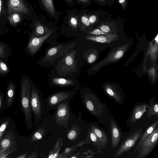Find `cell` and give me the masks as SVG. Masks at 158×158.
I'll return each mask as SVG.
<instances>
[{"label":"cell","instance_id":"6da1fadb","mask_svg":"<svg viewBox=\"0 0 158 158\" xmlns=\"http://www.w3.org/2000/svg\"><path fill=\"white\" fill-rule=\"evenodd\" d=\"M32 83L31 80L25 75L21 79L20 108L24 114L27 128L31 130L33 127L32 112L31 103V91Z\"/></svg>","mask_w":158,"mask_h":158},{"label":"cell","instance_id":"7a4b0ae2","mask_svg":"<svg viewBox=\"0 0 158 158\" xmlns=\"http://www.w3.org/2000/svg\"><path fill=\"white\" fill-rule=\"evenodd\" d=\"M31 103L34 123L35 126H36L42 120L46 108L45 99L32 84L31 91Z\"/></svg>","mask_w":158,"mask_h":158},{"label":"cell","instance_id":"3957f363","mask_svg":"<svg viewBox=\"0 0 158 158\" xmlns=\"http://www.w3.org/2000/svg\"><path fill=\"white\" fill-rule=\"evenodd\" d=\"M80 97L82 104L90 113L97 118L101 116L104 104L94 95L81 92Z\"/></svg>","mask_w":158,"mask_h":158},{"label":"cell","instance_id":"277c9868","mask_svg":"<svg viewBox=\"0 0 158 158\" xmlns=\"http://www.w3.org/2000/svg\"><path fill=\"white\" fill-rule=\"evenodd\" d=\"M158 141V127L140 144L137 150L136 158H145L156 146Z\"/></svg>","mask_w":158,"mask_h":158},{"label":"cell","instance_id":"5b68a950","mask_svg":"<svg viewBox=\"0 0 158 158\" xmlns=\"http://www.w3.org/2000/svg\"><path fill=\"white\" fill-rule=\"evenodd\" d=\"M76 93L73 91L59 92L50 94L45 99L46 110L56 108L57 106L61 102L71 101Z\"/></svg>","mask_w":158,"mask_h":158},{"label":"cell","instance_id":"8992f818","mask_svg":"<svg viewBox=\"0 0 158 158\" xmlns=\"http://www.w3.org/2000/svg\"><path fill=\"white\" fill-rule=\"evenodd\" d=\"M71 101H65L59 104L56 107L55 121L58 125L69 131L68 124L70 117V103Z\"/></svg>","mask_w":158,"mask_h":158},{"label":"cell","instance_id":"52a82bcc","mask_svg":"<svg viewBox=\"0 0 158 158\" xmlns=\"http://www.w3.org/2000/svg\"><path fill=\"white\" fill-rule=\"evenodd\" d=\"M142 130V128L137 129L123 140L116 152L114 157L118 158L124 153L130 150L140 139Z\"/></svg>","mask_w":158,"mask_h":158},{"label":"cell","instance_id":"ba28073f","mask_svg":"<svg viewBox=\"0 0 158 158\" xmlns=\"http://www.w3.org/2000/svg\"><path fill=\"white\" fill-rule=\"evenodd\" d=\"M128 46V44H127L116 48L94 68L98 69L103 65L118 60L123 56Z\"/></svg>","mask_w":158,"mask_h":158},{"label":"cell","instance_id":"9c48e42d","mask_svg":"<svg viewBox=\"0 0 158 158\" xmlns=\"http://www.w3.org/2000/svg\"><path fill=\"white\" fill-rule=\"evenodd\" d=\"M7 12L9 15L15 12L26 14L29 11L22 0H8Z\"/></svg>","mask_w":158,"mask_h":158},{"label":"cell","instance_id":"30bf717a","mask_svg":"<svg viewBox=\"0 0 158 158\" xmlns=\"http://www.w3.org/2000/svg\"><path fill=\"white\" fill-rule=\"evenodd\" d=\"M51 34V33H49L40 37L31 38L25 48L26 50L30 55H33L36 53L43 42Z\"/></svg>","mask_w":158,"mask_h":158},{"label":"cell","instance_id":"8fae6325","mask_svg":"<svg viewBox=\"0 0 158 158\" xmlns=\"http://www.w3.org/2000/svg\"><path fill=\"white\" fill-rule=\"evenodd\" d=\"M148 104L145 102H137L134 106L131 116L129 119L131 123H134L139 120L146 112Z\"/></svg>","mask_w":158,"mask_h":158},{"label":"cell","instance_id":"7c38bea8","mask_svg":"<svg viewBox=\"0 0 158 158\" xmlns=\"http://www.w3.org/2000/svg\"><path fill=\"white\" fill-rule=\"evenodd\" d=\"M15 84L11 80L8 83L6 89L4 103L5 109H8L13 104L15 100Z\"/></svg>","mask_w":158,"mask_h":158},{"label":"cell","instance_id":"4fadbf2b","mask_svg":"<svg viewBox=\"0 0 158 158\" xmlns=\"http://www.w3.org/2000/svg\"><path fill=\"white\" fill-rule=\"evenodd\" d=\"M12 131H8L0 140V153L16 144Z\"/></svg>","mask_w":158,"mask_h":158},{"label":"cell","instance_id":"5bb4252c","mask_svg":"<svg viewBox=\"0 0 158 158\" xmlns=\"http://www.w3.org/2000/svg\"><path fill=\"white\" fill-rule=\"evenodd\" d=\"M110 129L112 146L114 148L119 143L121 133L119 128L113 119L111 120Z\"/></svg>","mask_w":158,"mask_h":158},{"label":"cell","instance_id":"9a60e30c","mask_svg":"<svg viewBox=\"0 0 158 158\" xmlns=\"http://www.w3.org/2000/svg\"><path fill=\"white\" fill-rule=\"evenodd\" d=\"M106 94L109 96L113 98L115 101L119 104H123V97L122 96L115 88L109 85L106 84L104 87Z\"/></svg>","mask_w":158,"mask_h":158},{"label":"cell","instance_id":"2e32d148","mask_svg":"<svg viewBox=\"0 0 158 158\" xmlns=\"http://www.w3.org/2000/svg\"><path fill=\"white\" fill-rule=\"evenodd\" d=\"M91 129L97 136L103 149L105 148L108 142V137L106 134L101 129L93 125H91Z\"/></svg>","mask_w":158,"mask_h":158},{"label":"cell","instance_id":"e0dca14e","mask_svg":"<svg viewBox=\"0 0 158 158\" xmlns=\"http://www.w3.org/2000/svg\"><path fill=\"white\" fill-rule=\"evenodd\" d=\"M117 36L114 34H106L98 36H89L86 38L89 40L102 43H109L116 40Z\"/></svg>","mask_w":158,"mask_h":158},{"label":"cell","instance_id":"ac0fdd59","mask_svg":"<svg viewBox=\"0 0 158 158\" xmlns=\"http://www.w3.org/2000/svg\"><path fill=\"white\" fill-rule=\"evenodd\" d=\"M148 104L147 110V117L149 118L152 116H157L158 115V102L152 97L148 101Z\"/></svg>","mask_w":158,"mask_h":158},{"label":"cell","instance_id":"d6986e66","mask_svg":"<svg viewBox=\"0 0 158 158\" xmlns=\"http://www.w3.org/2000/svg\"><path fill=\"white\" fill-rule=\"evenodd\" d=\"M158 120H157L149 126L146 129L143 134L142 133L137 144L133 152L134 154L137 152L138 148L141 143L154 131L156 127H158Z\"/></svg>","mask_w":158,"mask_h":158},{"label":"cell","instance_id":"ffe728a7","mask_svg":"<svg viewBox=\"0 0 158 158\" xmlns=\"http://www.w3.org/2000/svg\"><path fill=\"white\" fill-rule=\"evenodd\" d=\"M11 54V50L8 44L0 41V59L6 63Z\"/></svg>","mask_w":158,"mask_h":158},{"label":"cell","instance_id":"44dd1931","mask_svg":"<svg viewBox=\"0 0 158 158\" xmlns=\"http://www.w3.org/2000/svg\"><path fill=\"white\" fill-rule=\"evenodd\" d=\"M53 83L57 85L64 86L72 85L74 82L71 80L62 78H55L52 80Z\"/></svg>","mask_w":158,"mask_h":158},{"label":"cell","instance_id":"7402d4cb","mask_svg":"<svg viewBox=\"0 0 158 158\" xmlns=\"http://www.w3.org/2000/svg\"><path fill=\"white\" fill-rule=\"evenodd\" d=\"M18 13H13L10 14L8 19L10 24L13 26L17 25L20 22L21 17Z\"/></svg>","mask_w":158,"mask_h":158},{"label":"cell","instance_id":"603a6c76","mask_svg":"<svg viewBox=\"0 0 158 158\" xmlns=\"http://www.w3.org/2000/svg\"><path fill=\"white\" fill-rule=\"evenodd\" d=\"M6 63L0 59V76L5 77L10 72V69Z\"/></svg>","mask_w":158,"mask_h":158},{"label":"cell","instance_id":"cb8c5ba5","mask_svg":"<svg viewBox=\"0 0 158 158\" xmlns=\"http://www.w3.org/2000/svg\"><path fill=\"white\" fill-rule=\"evenodd\" d=\"M47 10L52 15H55V8L52 0H41Z\"/></svg>","mask_w":158,"mask_h":158},{"label":"cell","instance_id":"d4e9b609","mask_svg":"<svg viewBox=\"0 0 158 158\" xmlns=\"http://www.w3.org/2000/svg\"><path fill=\"white\" fill-rule=\"evenodd\" d=\"M89 136L91 141L94 144V146L97 147L98 151L101 152L102 146L95 134L91 130L89 132Z\"/></svg>","mask_w":158,"mask_h":158},{"label":"cell","instance_id":"484cf974","mask_svg":"<svg viewBox=\"0 0 158 158\" xmlns=\"http://www.w3.org/2000/svg\"><path fill=\"white\" fill-rule=\"evenodd\" d=\"M45 133V130L43 128H40L36 131L32 135L31 141L34 142L41 139Z\"/></svg>","mask_w":158,"mask_h":158},{"label":"cell","instance_id":"4316f807","mask_svg":"<svg viewBox=\"0 0 158 158\" xmlns=\"http://www.w3.org/2000/svg\"><path fill=\"white\" fill-rule=\"evenodd\" d=\"M15 144H14L10 147L0 153V158H10L9 156V155L17 149V148L15 146Z\"/></svg>","mask_w":158,"mask_h":158},{"label":"cell","instance_id":"83f0119b","mask_svg":"<svg viewBox=\"0 0 158 158\" xmlns=\"http://www.w3.org/2000/svg\"><path fill=\"white\" fill-rule=\"evenodd\" d=\"M67 137L68 139L70 140H73L77 138L78 136V131L77 129L72 128L69 131H68Z\"/></svg>","mask_w":158,"mask_h":158},{"label":"cell","instance_id":"f1b7e54d","mask_svg":"<svg viewBox=\"0 0 158 158\" xmlns=\"http://www.w3.org/2000/svg\"><path fill=\"white\" fill-rule=\"evenodd\" d=\"M9 124V121H6L3 123L0 126V140L5 133L6 129Z\"/></svg>","mask_w":158,"mask_h":158},{"label":"cell","instance_id":"f546056e","mask_svg":"<svg viewBox=\"0 0 158 158\" xmlns=\"http://www.w3.org/2000/svg\"><path fill=\"white\" fill-rule=\"evenodd\" d=\"M4 103V94L0 90V111H2L5 109Z\"/></svg>","mask_w":158,"mask_h":158},{"label":"cell","instance_id":"4dcf8cb0","mask_svg":"<svg viewBox=\"0 0 158 158\" xmlns=\"http://www.w3.org/2000/svg\"><path fill=\"white\" fill-rule=\"evenodd\" d=\"M74 60L73 56L71 55H68L66 56L65 59L66 64L68 66L72 65L73 63Z\"/></svg>","mask_w":158,"mask_h":158},{"label":"cell","instance_id":"1f68e13d","mask_svg":"<svg viewBox=\"0 0 158 158\" xmlns=\"http://www.w3.org/2000/svg\"><path fill=\"white\" fill-rule=\"evenodd\" d=\"M57 47H55L50 49L48 51L47 56H52L56 54L58 51Z\"/></svg>","mask_w":158,"mask_h":158},{"label":"cell","instance_id":"d6a6232c","mask_svg":"<svg viewBox=\"0 0 158 158\" xmlns=\"http://www.w3.org/2000/svg\"><path fill=\"white\" fill-rule=\"evenodd\" d=\"M89 33L96 35H100L107 34L106 33L103 32L102 31L99 29H96L93 31L89 32Z\"/></svg>","mask_w":158,"mask_h":158},{"label":"cell","instance_id":"836d02e7","mask_svg":"<svg viewBox=\"0 0 158 158\" xmlns=\"http://www.w3.org/2000/svg\"><path fill=\"white\" fill-rule=\"evenodd\" d=\"M96 59V56L94 54H91L87 58V61L89 63H92L94 62Z\"/></svg>","mask_w":158,"mask_h":158},{"label":"cell","instance_id":"e575fe53","mask_svg":"<svg viewBox=\"0 0 158 158\" xmlns=\"http://www.w3.org/2000/svg\"><path fill=\"white\" fill-rule=\"evenodd\" d=\"M149 73L152 80H154L155 77L156 71L154 67L152 68L149 71Z\"/></svg>","mask_w":158,"mask_h":158},{"label":"cell","instance_id":"d590c367","mask_svg":"<svg viewBox=\"0 0 158 158\" xmlns=\"http://www.w3.org/2000/svg\"><path fill=\"white\" fill-rule=\"evenodd\" d=\"M36 33L38 34H43L44 32V28L41 26H38L36 27Z\"/></svg>","mask_w":158,"mask_h":158},{"label":"cell","instance_id":"8d00e7d4","mask_svg":"<svg viewBox=\"0 0 158 158\" xmlns=\"http://www.w3.org/2000/svg\"><path fill=\"white\" fill-rule=\"evenodd\" d=\"M100 29L101 31L106 33H108L110 31V28L109 27L106 25L101 26L100 27Z\"/></svg>","mask_w":158,"mask_h":158},{"label":"cell","instance_id":"74e56055","mask_svg":"<svg viewBox=\"0 0 158 158\" xmlns=\"http://www.w3.org/2000/svg\"><path fill=\"white\" fill-rule=\"evenodd\" d=\"M81 21L83 23L87 26L89 25L90 23L89 19L85 16H83L81 18Z\"/></svg>","mask_w":158,"mask_h":158},{"label":"cell","instance_id":"f35d334b","mask_svg":"<svg viewBox=\"0 0 158 158\" xmlns=\"http://www.w3.org/2000/svg\"><path fill=\"white\" fill-rule=\"evenodd\" d=\"M70 23L73 26L75 27L77 26V19L74 17H72L70 19Z\"/></svg>","mask_w":158,"mask_h":158},{"label":"cell","instance_id":"ab89813d","mask_svg":"<svg viewBox=\"0 0 158 158\" xmlns=\"http://www.w3.org/2000/svg\"><path fill=\"white\" fill-rule=\"evenodd\" d=\"M97 18L95 15H93L90 16L89 19V21L90 23H94L96 20Z\"/></svg>","mask_w":158,"mask_h":158},{"label":"cell","instance_id":"60d3db41","mask_svg":"<svg viewBox=\"0 0 158 158\" xmlns=\"http://www.w3.org/2000/svg\"><path fill=\"white\" fill-rule=\"evenodd\" d=\"M58 152L53 153L50 154L48 157L49 158H55L58 157Z\"/></svg>","mask_w":158,"mask_h":158},{"label":"cell","instance_id":"b9f144b4","mask_svg":"<svg viewBox=\"0 0 158 158\" xmlns=\"http://www.w3.org/2000/svg\"><path fill=\"white\" fill-rule=\"evenodd\" d=\"M28 153V152H25L23 154H22L19 156H18L15 157V158H26V156L27 155V154Z\"/></svg>","mask_w":158,"mask_h":158},{"label":"cell","instance_id":"7bdbcfd3","mask_svg":"<svg viewBox=\"0 0 158 158\" xmlns=\"http://www.w3.org/2000/svg\"><path fill=\"white\" fill-rule=\"evenodd\" d=\"M2 7V0H0V18L1 14V11Z\"/></svg>","mask_w":158,"mask_h":158},{"label":"cell","instance_id":"ee69618b","mask_svg":"<svg viewBox=\"0 0 158 158\" xmlns=\"http://www.w3.org/2000/svg\"><path fill=\"white\" fill-rule=\"evenodd\" d=\"M71 150V149L70 148H67L65 150V152L66 153H68L70 152Z\"/></svg>","mask_w":158,"mask_h":158},{"label":"cell","instance_id":"f6af8a7d","mask_svg":"<svg viewBox=\"0 0 158 158\" xmlns=\"http://www.w3.org/2000/svg\"><path fill=\"white\" fill-rule=\"evenodd\" d=\"M125 0H119L118 2L122 4L123 3Z\"/></svg>","mask_w":158,"mask_h":158},{"label":"cell","instance_id":"bcb514c9","mask_svg":"<svg viewBox=\"0 0 158 158\" xmlns=\"http://www.w3.org/2000/svg\"><path fill=\"white\" fill-rule=\"evenodd\" d=\"M81 0V1H85V0Z\"/></svg>","mask_w":158,"mask_h":158}]
</instances>
